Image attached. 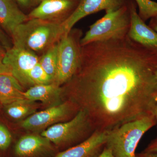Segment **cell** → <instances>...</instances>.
Instances as JSON below:
<instances>
[{
	"label": "cell",
	"mask_w": 157,
	"mask_h": 157,
	"mask_svg": "<svg viewBox=\"0 0 157 157\" xmlns=\"http://www.w3.org/2000/svg\"><path fill=\"white\" fill-rule=\"evenodd\" d=\"M157 66V49L128 36L92 42L82 46L81 63L66 90L95 130H111L154 115Z\"/></svg>",
	"instance_id": "6da1fadb"
},
{
	"label": "cell",
	"mask_w": 157,
	"mask_h": 157,
	"mask_svg": "<svg viewBox=\"0 0 157 157\" xmlns=\"http://www.w3.org/2000/svg\"><path fill=\"white\" fill-rule=\"evenodd\" d=\"M64 35L62 24L30 18L20 25L11 37L13 46L37 54L44 53Z\"/></svg>",
	"instance_id": "7a4b0ae2"
},
{
	"label": "cell",
	"mask_w": 157,
	"mask_h": 157,
	"mask_svg": "<svg viewBox=\"0 0 157 157\" xmlns=\"http://www.w3.org/2000/svg\"><path fill=\"white\" fill-rule=\"evenodd\" d=\"M157 124L154 115L143 117L108 130L105 147L114 157H135L143 135Z\"/></svg>",
	"instance_id": "3957f363"
},
{
	"label": "cell",
	"mask_w": 157,
	"mask_h": 157,
	"mask_svg": "<svg viewBox=\"0 0 157 157\" xmlns=\"http://www.w3.org/2000/svg\"><path fill=\"white\" fill-rule=\"evenodd\" d=\"M105 13L102 18L90 26L82 38V46L98 41L121 39L128 35L131 22L128 4L116 11Z\"/></svg>",
	"instance_id": "277c9868"
},
{
	"label": "cell",
	"mask_w": 157,
	"mask_h": 157,
	"mask_svg": "<svg viewBox=\"0 0 157 157\" xmlns=\"http://www.w3.org/2000/svg\"><path fill=\"white\" fill-rule=\"evenodd\" d=\"M82 36L81 29L73 28L59 41L57 68L53 82L59 86L67 82L80 66Z\"/></svg>",
	"instance_id": "5b68a950"
},
{
	"label": "cell",
	"mask_w": 157,
	"mask_h": 157,
	"mask_svg": "<svg viewBox=\"0 0 157 157\" xmlns=\"http://www.w3.org/2000/svg\"><path fill=\"white\" fill-rule=\"evenodd\" d=\"M91 129L96 131L87 113L80 109L69 121L55 124L44 130L41 135L56 145H62L77 141Z\"/></svg>",
	"instance_id": "8992f818"
},
{
	"label": "cell",
	"mask_w": 157,
	"mask_h": 157,
	"mask_svg": "<svg viewBox=\"0 0 157 157\" xmlns=\"http://www.w3.org/2000/svg\"><path fill=\"white\" fill-rule=\"evenodd\" d=\"M38 55L30 51L12 46L6 51L4 62L10 68L11 73L22 86H32L29 73L39 62Z\"/></svg>",
	"instance_id": "52a82bcc"
},
{
	"label": "cell",
	"mask_w": 157,
	"mask_h": 157,
	"mask_svg": "<svg viewBox=\"0 0 157 157\" xmlns=\"http://www.w3.org/2000/svg\"><path fill=\"white\" fill-rule=\"evenodd\" d=\"M80 0H42L30 12V18L63 24L76 10Z\"/></svg>",
	"instance_id": "ba28073f"
},
{
	"label": "cell",
	"mask_w": 157,
	"mask_h": 157,
	"mask_svg": "<svg viewBox=\"0 0 157 157\" xmlns=\"http://www.w3.org/2000/svg\"><path fill=\"white\" fill-rule=\"evenodd\" d=\"M128 0H80L78 6L63 23L64 35L73 28L76 23L88 16L101 11L105 12L116 11L128 5Z\"/></svg>",
	"instance_id": "9c48e42d"
},
{
	"label": "cell",
	"mask_w": 157,
	"mask_h": 157,
	"mask_svg": "<svg viewBox=\"0 0 157 157\" xmlns=\"http://www.w3.org/2000/svg\"><path fill=\"white\" fill-rule=\"evenodd\" d=\"M72 107V104L69 102L53 105L45 110L35 113L27 117L21 123V126L30 131H39L45 129L67 117Z\"/></svg>",
	"instance_id": "30bf717a"
},
{
	"label": "cell",
	"mask_w": 157,
	"mask_h": 157,
	"mask_svg": "<svg viewBox=\"0 0 157 157\" xmlns=\"http://www.w3.org/2000/svg\"><path fill=\"white\" fill-rule=\"evenodd\" d=\"M131 22L128 36L134 42L147 48L157 49V33L147 25L137 11L134 0H128Z\"/></svg>",
	"instance_id": "8fae6325"
},
{
	"label": "cell",
	"mask_w": 157,
	"mask_h": 157,
	"mask_svg": "<svg viewBox=\"0 0 157 157\" xmlns=\"http://www.w3.org/2000/svg\"><path fill=\"white\" fill-rule=\"evenodd\" d=\"M108 130H96L76 146L61 152L55 157H97L105 146Z\"/></svg>",
	"instance_id": "7c38bea8"
},
{
	"label": "cell",
	"mask_w": 157,
	"mask_h": 157,
	"mask_svg": "<svg viewBox=\"0 0 157 157\" xmlns=\"http://www.w3.org/2000/svg\"><path fill=\"white\" fill-rule=\"evenodd\" d=\"M29 19L13 0H0V26L10 36L20 25Z\"/></svg>",
	"instance_id": "4fadbf2b"
},
{
	"label": "cell",
	"mask_w": 157,
	"mask_h": 157,
	"mask_svg": "<svg viewBox=\"0 0 157 157\" xmlns=\"http://www.w3.org/2000/svg\"><path fill=\"white\" fill-rule=\"evenodd\" d=\"M50 142L42 135H25L16 144L15 153L20 157L33 156L49 149L51 147Z\"/></svg>",
	"instance_id": "5bb4252c"
},
{
	"label": "cell",
	"mask_w": 157,
	"mask_h": 157,
	"mask_svg": "<svg viewBox=\"0 0 157 157\" xmlns=\"http://www.w3.org/2000/svg\"><path fill=\"white\" fill-rule=\"evenodd\" d=\"M63 91V88L52 82L31 86L24 91V95L25 99L30 101H40L45 104H52L57 101Z\"/></svg>",
	"instance_id": "9a60e30c"
},
{
	"label": "cell",
	"mask_w": 157,
	"mask_h": 157,
	"mask_svg": "<svg viewBox=\"0 0 157 157\" xmlns=\"http://www.w3.org/2000/svg\"><path fill=\"white\" fill-rule=\"evenodd\" d=\"M23 88L11 74L0 75V104L4 106L25 99Z\"/></svg>",
	"instance_id": "2e32d148"
},
{
	"label": "cell",
	"mask_w": 157,
	"mask_h": 157,
	"mask_svg": "<svg viewBox=\"0 0 157 157\" xmlns=\"http://www.w3.org/2000/svg\"><path fill=\"white\" fill-rule=\"evenodd\" d=\"M6 113L15 120H20L35 113L37 106L34 101L24 99L5 106Z\"/></svg>",
	"instance_id": "e0dca14e"
},
{
	"label": "cell",
	"mask_w": 157,
	"mask_h": 157,
	"mask_svg": "<svg viewBox=\"0 0 157 157\" xmlns=\"http://www.w3.org/2000/svg\"><path fill=\"white\" fill-rule=\"evenodd\" d=\"M58 42L52 46L39 56V63L50 76L53 82L57 68Z\"/></svg>",
	"instance_id": "ac0fdd59"
},
{
	"label": "cell",
	"mask_w": 157,
	"mask_h": 157,
	"mask_svg": "<svg viewBox=\"0 0 157 157\" xmlns=\"http://www.w3.org/2000/svg\"><path fill=\"white\" fill-rule=\"evenodd\" d=\"M138 9V14L144 22L157 15V2L151 0H134Z\"/></svg>",
	"instance_id": "d6986e66"
},
{
	"label": "cell",
	"mask_w": 157,
	"mask_h": 157,
	"mask_svg": "<svg viewBox=\"0 0 157 157\" xmlns=\"http://www.w3.org/2000/svg\"><path fill=\"white\" fill-rule=\"evenodd\" d=\"M29 78L32 86L53 82L52 78L43 70L39 63L35 65L29 72Z\"/></svg>",
	"instance_id": "ffe728a7"
},
{
	"label": "cell",
	"mask_w": 157,
	"mask_h": 157,
	"mask_svg": "<svg viewBox=\"0 0 157 157\" xmlns=\"http://www.w3.org/2000/svg\"><path fill=\"white\" fill-rule=\"evenodd\" d=\"M11 136L8 129L0 124V149L6 150L10 145Z\"/></svg>",
	"instance_id": "44dd1931"
},
{
	"label": "cell",
	"mask_w": 157,
	"mask_h": 157,
	"mask_svg": "<svg viewBox=\"0 0 157 157\" xmlns=\"http://www.w3.org/2000/svg\"><path fill=\"white\" fill-rule=\"evenodd\" d=\"M0 44L5 48L6 51L9 49L13 46L12 40L7 35L6 32L0 26Z\"/></svg>",
	"instance_id": "7402d4cb"
},
{
	"label": "cell",
	"mask_w": 157,
	"mask_h": 157,
	"mask_svg": "<svg viewBox=\"0 0 157 157\" xmlns=\"http://www.w3.org/2000/svg\"><path fill=\"white\" fill-rule=\"evenodd\" d=\"M17 4L23 9L35 8L42 2V0H15Z\"/></svg>",
	"instance_id": "603a6c76"
},
{
	"label": "cell",
	"mask_w": 157,
	"mask_h": 157,
	"mask_svg": "<svg viewBox=\"0 0 157 157\" xmlns=\"http://www.w3.org/2000/svg\"><path fill=\"white\" fill-rule=\"evenodd\" d=\"M6 51H0V75L3 74H11L9 67L4 63V59Z\"/></svg>",
	"instance_id": "cb8c5ba5"
},
{
	"label": "cell",
	"mask_w": 157,
	"mask_h": 157,
	"mask_svg": "<svg viewBox=\"0 0 157 157\" xmlns=\"http://www.w3.org/2000/svg\"><path fill=\"white\" fill-rule=\"evenodd\" d=\"M144 151L157 152V138L149 144Z\"/></svg>",
	"instance_id": "d4e9b609"
},
{
	"label": "cell",
	"mask_w": 157,
	"mask_h": 157,
	"mask_svg": "<svg viewBox=\"0 0 157 157\" xmlns=\"http://www.w3.org/2000/svg\"><path fill=\"white\" fill-rule=\"evenodd\" d=\"M97 157H114L113 155L112 152L110 150L107 148L106 147H104L103 150Z\"/></svg>",
	"instance_id": "484cf974"
},
{
	"label": "cell",
	"mask_w": 157,
	"mask_h": 157,
	"mask_svg": "<svg viewBox=\"0 0 157 157\" xmlns=\"http://www.w3.org/2000/svg\"><path fill=\"white\" fill-rule=\"evenodd\" d=\"M135 157H157V152L144 151L142 153L135 155Z\"/></svg>",
	"instance_id": "4316f807"
},
{
	"label": "cell",
	"mask_w": 157,
	"mask_h": 157,
	"mask_svg": "<svg viewBox=\"0 0 157 157\" xmlns=\"http://www.w3.org/2000/svg\"><path fill=\"white\" fill-rule=\"evenodd\" d=\"M148 26L157 33V15L150 19Z\"/></svg>",
	"instance_id": "83f0119b"
},
{
	"label": "cell",
	"mask_w": 157,
	"mask_h": 157,
	"mask_svg": "<svg viewBox=\"0 0 157 157\" xmlns=\"http://www.w3.org/2000/svg\"><path fill=\"white\" fill-rule=\"evenodd\" d=\"M154 115L155 117V118L157 124V102L155 105V107Z\"/></svg>",
	"instance_id": "f1b7e54d"
},
{
	"label": "cell",
	"mask_w": 157,
	"mask_h": 157,
	"mask_svg": "<svg viewBox=\"0 0 157 157\" xmlns=\"http://www.w3.org/2000/svg\"><path fill=\"white\" fill-rule=\"evenodd\" d=\"M0 51H6L5 48H3V46L1 45V44H0Z\"/></svg>",
	"instance_id": "f546056e"
},
{
	"label": "cell",
	"mask_w": 157,
	"mask_h": 157,
	"mask_svg": "<svg viewBox=\"0 0 157 157\" xmlns=\"http://www.w3.org/2000/svg\"><path fill=\"white\" fill-rule=\"evenodd\" d=\"M155 77L156 79L157 82V66L156 67V68L155 70Z\"/></svg>",
	"instance_id": "4dcf8cb0"
}]
</instances>
